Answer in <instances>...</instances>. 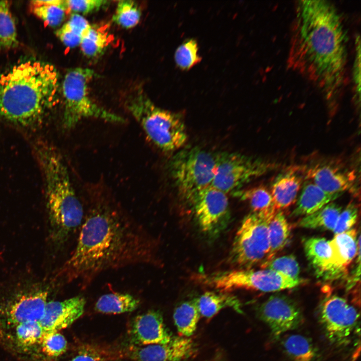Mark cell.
I'll list each match as a JSON object with an SVG mask.
<instances>
[{
  "mask_svg": "<svg viewBox=\"0 0 361 361\" xmlns=\"http://www.w3.org/2000/svg\"><path fill=\"white\" fill-rule=\"evenodd\" d=\"M348 39L341 17L332 3L297 1L289 67L314 84L327 101H334L345 84Z\"/></svg>",
  "mask_w": 361,
  "mask_h": 361,
  "instance_id": "7a4b0ae2",
  "label": "cell"
},
{
  "mask_svg": "<svg viewBox=\"0 0 361 361\" xmlns=\"http://www.w3.org/2000/svg\"><path fill=\"white\" fill-rule=\"evenodd\" d=\"M43 351L50 357H58L65 352L67 342L59 332L45 333L41 343Z\"/></svg>",
  "mask_w": 361,
  "mask_h": 361,
  "instance_id": "74e56055",
  "label": "cell"
},
{
  "mask_svg": "<svg viewBox=\"0 0 361 361\" xmlns=\"http://www.w3.org/2000/svg\"><path fill=\"white\" fill-rule=\"evenodd\" d=\"M217 153L198 146L182 149L169 163L170 174L180 195L190 202L202 190L211 185Z\"/></svg>",
  "mask_w": 361,
  "mask_h": 361,
  "instance_id": "52a82bcc",
  "label": "cell"
},
{
  "mask_svg": "<svg viewBox=\"0 0 361 361\" xmlns=\"http://www.w3.org/2000/svg\"><path fill=\"white\" fill-rule=\"evenodd\" d=\"M141 16L140 9L134 1L121 0L117 2L112 20L123 28L130 29L138 24Z\"/></svg>",
  "mask_w": 361,
  "mask_h": 361,
  "instance_id": "d6a6232c",
  "label": "cell"
},
{
  "mask_svg": "<svg viewBox=\"0 0 361 361\" xmlns=\"http://www.w3.org/2000/svg\"><path fill=\"white\" fill-rule=\"evenodd\" d=\"M257 312L275 337L295 329L303 320L301 311L296 303L288 297L279 294L271 295L263 302Z\"/></svg>",
  "mask_w": 361,
  "mask_h": 361,
  "instance_id": "4fadbf2b",
  "label": "cell"
},
{
  "mask_svg": "<svg viewBox=\"0 0 361 361\" xmlns=\"http://www.w3.org/2000/svg\"><path fill=\"white\" fill-rule=\"evenodd\" d=\"M292 217H304L311 214L332 202L341 194H330L323 191L312 182L304 184Z\"/></svg>",
  "mask_w": 361,
  "mask_h": 361,
  "instance_id": "44dd1931",
  "label": "cell"
},
{
  "mask_svg": "<svg viewBox=\"0 0 361 361\" xmlns=\"http://www.w3.org/2000/svg\"><path fill=\"white\" fill-rule=\"evenodd\" d=\"M215 361H225V360L223 359L220 358H218V359H216Z\"/></svg>",
  "mask_w": 361,
  "mask_h": 361,
  "instance_id": "7bdbcfd3",
  "label": "cell"
},
{
  "mask_svg": "<svg viewBox=\"0 0 361 361\" xmlns=\"http://www.w3.org/2000/svg\"><path fill=\"white\" fill-rule=\"evenodd\" d=\"M196 349L189 337H173L165 344L132 346L128 353L135 361H189L195 354Z\"/></svg>",
  "mask_w": 361,
  "mask_h": 361,
  "instance_id": "9a60e30c",
  "label": "cell"
},
{
  "mask_svg": "<svg viewBox=\"0 0 361 361\" xmlns=\"http://www.w3.org/2000/svg\"><path fill=\"white\" fill-rule=\"evenodd\" d=\"M85 306V300L80 296L48 302L40 321L45 333L59 332L69 326L83 314Z\"/></svg>",
  "mask_w": 361,
  "mask_h": 361,
  "instance_id": "2e32d148",
  "label": "cell"
},
{
  "mask_svg": "<svg viewBox=\"0 0 361 361\" xmlns=\"http://www.w3.org/2000/svg\"><path fill=\"white\" fill-rule=\"evenodd\" d=\"M302 182L301 177L292 171L276 177L272 184L270 193L277 210L286 208L296 202Z\"/></svg>",
  "mask_w": 361,
  "mask_h": 361,
  "instance_id": "7402d4cb",
  "label": "cell"
},
{
  "mask_svg": "<svg viewBox=\"0 0 361 361\" xmlns=\"http://www.w3.org/2000/svg\"><path fill=\"white\" fill-rule=\"evenodd\" d=\"M341 207L333 202L315 212L302 217L298 222L300 227L333 231Z\"/></svg>",
  "mask_w": 361,
  "mask_h": 361,
  "instance_id": "cb8c5ba5",
  "label": "cell"
},
{
  "mask_svg": "<svg viewBox=\"0 0 361 361\" xmlns=\"http://www.w3.org/2000/svg\"><path fill=\"white\" fill-rule=\"evenodd\" d=\"M126 105L147 137L160 150H178L187 142L188 134L182 116L156 106L141 89L128 97Z\"/></svg>",
  "mask_w": 361,
  "mask_h": 361,
  "instance_id": "5b68a950",
  "label": "cell"
},
{
  "mask_svg": "<svg viewBox=\"0 0 361 361\" xmlns=\"http://www.w3.org/2000/svg\"><path fill=\"white\" fill-rule=\"evenodd\" d=\"M48 291L34 289L16 296L3 308L1 312L6 323L15 327L32 321L40 322L48 302Z\"/></svg>",
  "mask_w": 361,
  "mask_h": 361,
  "instance_id": "5bb4252c",
  "label": "cell"
},
{
  "mask_svg": "<svg viewBox=\"0 0 361 361\" xmlns=\"http://www.w3.org/2000/svg\"><path fill=\"white\" fill-rule=\"evenodd\" d=\"M174 60L177 66L183 70H188L200 63L201 58L198 55L197 41L193 39L185 41L176 49Z\"/></svg>",
  "mask_w": 361,
  "mask_h": 361,
  "instance_id": "d590c367",
  "label": "cell"
},
{
  "mask_svg": "<svg viewBox=\"0 0 361 361\" xmlns=\"http://www.w3.org/2000/svg\"><path fill=\"white\" fill-rule=\"evenodd\" d=\"M59 75L49 63L28 60L0 74V117L25 128L44 122L56 104Z\"/></svg>",
  "mask_w": 361,
  "mask_h": 361,
  "instance_id": "3957f363",
  "label": "cell"
},
{
  "mask_svg": "<svg viewBox=\"0 0 361 361\" xmlns=\"http://www.w3.org/2000/svg\"><path fill=\"white\" fill-rule=\"evenodd\" d=\"M139 305V300L133 295L124 293H110L100 296L95 309L104 313L118 314L131 312Z\"/></svg>",
  "mask_w": 361,
  "mask_h": 361,
  "instance_id": "484cf974",
  "label": "cell"
},
{
  "mask_svg": "<svg viewBox=\"0 0 361 361\" xmlns=\"http://www.w3.org/2000/svg\"><path fill=\"white\" fill-rule=\"evenodd\" d=\"M96 76L88 68L75 67L66 73L62 82L64 99L63 125L68 129L75 127L81 120L93 118L111 123L125 122L117 114L99 106L91 98L89 85Z\"/></svg>",
  "mask_w": 361,
  "mask_h": 361,
  "instance_id": "8992f818",
  "label": "cell"
},
{
  "mask_svg": "<svg viewBox=\"0 0 361 361\" xmlns=\"http://www.w3.org/2000/svg\"><path fill=\"white\" fill-rule=\"evenodd\" d=\"M330 249V262L335 279L346 273L348 266L356 256L357 252V232L351 229L335 234L328 241Z\"/></svg>",
  "mask_w": 361,
  "mask_h": 361,
  "instance_id": "d6986e66",
  "label": "cell"
},
{
  "mask_svg": "<svg viewBox=\"0 0 361 361\" xmlns=\"http://www.w3.org/2000/svg\"><path fill=\"white\" fill-rule=\"evenodd\" d=\"M78 233L58 281L85 288L105 272L156 261L155 241L139 222L110 204L92 207Z\"/></svg>",
  "mask_w": 361,
  "mask_h": 361,
  "instance_id": "6da1fadb",
  "label": "cell"
},
{
  "mask_svg": "<svg viewBox=\"0 0 361 361\" xmlns=\"http://www.w3.org/2000/svg\"><path fill=\"white\" fill-rule=\"evenodd\" d=\"M262 269H268L280 272L291 278L300 279V267L293 255H287L263 262L261 265Z\"/></svg>",
  "mask_w": 361,
  "mask_h": 361,
  "instance_id": "8d00e7d4",
  "label": "cell"
},
{
  "mask_svg": "<svg viewBox=\"0 0 361 361\" xmlns=\"http://www.w3.org/2000/svg\"><path fill=\"white\" fill-rule=\"evenodd\" d=\"M15 327L17 342L23 347L41 344L45 334L40 322L23 323Z\"/></svg>",
  "mask_w": 361,
  "mask_h": 361,
  "instance_id": "836d02e7",
  "label": "cell"
},
{
  "mask_svg": "<svg viewBox=\"0 0 361 361\" xmlns=\"http://www.w3.org/2000/svg\"><path fill=\"white\" fill-rule=\"evenodd\" d=\"M199 277L205 285L223 292L238 289L276 292L295 288L304 281L268 269H240L201 275Z\"/></svg>",
  "mask_w": 361,
  "mask_h": 361,
  "instance_id": "9c48e42d",
  "label": "cell"
},
{
  "mask_svg": "<svg viewBox=\"0 0 361 361\" xmlns=\"http://www.w3.org/2000/svg\"><path fill=\"white\" fill-rule=\"evenodd\" d=\"M91 25L80 14L73 13L69 20L56 31V36L66 47L80 45L82 37Z\"/></svg>",
  "mask_w": 361,
  "mask_h": 361,
  "instance_id": "83f0119b",
  "label": "cell"
},
{
  "mask_svg": "<svg viewBox=\"0 0 361 361\" xmlns=\"http://www.w3.org/2000/svg\"><path fill=\"white\" fill-rule=\"evenodd\" d=\"M277 211L252 212L244 219L230 252L232 263L250 269L266 260L270 250L268 226Z\"/></svg>",
  "mask_w": 361,
  "mask_h": 361,
  "instance_id": "ba28073f",
  "label": "cell"
},
{
  "mask_svg": "<svg viewBox=\"0 0 361 361\" xmlns=\"http://www.w3.org/2000/svg\"><path fill=\"white\" fill-rule=\"evenodd\" d=\"M65 2L68 11L84 15L97 12L109 3L104 0H67Z\"/></svg>",
  "mask_w": 361,
  "mask_h": 361,
  "instance_id": "ab89813d",
  "label": "cell"
},
{
  "mask_svg": "<svg viewBox=\"0 0 361 361\" xmlns=\"http://www.w3.org/2000/svg\"><path fill=\"white\" fill-rule=\"evenodd\" d=\"M190 202L203 232L214 235L225 227L229 214L226 194L210 186L196 194Z\"/></svg>",
  "mask_w": 361,
  "mask_h": 361,
  "instance_id": "7c38bea8",
  "label": "cell"
},
{
  "mask_svg": "<svg viewBox=\"0 0 361 361\" xmlns=\"http://www.w3.org/2000/svg\"><path fill=\"white\" fill-rule=\"evenodd\" d=\"M130 334L132 342L138 346L165 344L173 337L165 327L160 313L153 310L134 319Z\"/></svg>",
  "mask_w": 361,
  "mask_h": 361,
  "instance_id": "ac0fdd59",
  "label": "cell"
},
{
  "mask_svg": "<svg viewBox=\"0 0 361 361\" xmlns=\"http://www.w3.org/2000/svg\"><path fill=\"white\" fill-rule=\"evenodd\" d=\"M268 164L237 152L217 153L215 171L211 186L225 194L232 193L267 171Z\"/></svg>",
  "mask_w": 361,
  "mask_h": 361,
  "instance_id": "30bf717a",
  "label": "cell"
},
{
  "mask_svg": "<svg viewBox=\"0 0 361 361\" xmlns=\"http://www.w3.org/2000/svg\"><path fill=\"white\" fill-rule=\"evenodd\" d=\"M34 149L44 177L52 238L62 244L78 232L85 216L83 207L60 154L44 140L36 141Z\"/></svg>",
  "mask_w": 361,
  "mask_h": 361,
  "instance_id": "277c9868",
  "label": "cell"
},
{
  "mask_svg": "<svg viewBox=\"0 0 361 361\" xmlns=\"http://www.w3.org/2000/svg\"><path fill=\"white\" fill-rule=\"evenodd\" d=\"M305 176L330 194H341L346 191L353 192L355 188V175L353 170H344L328 164H318L307 168Z\"/></svg>",
  "mask_w": 361,
  "mask_h": 361,
  "instance_id": "e0dca14e",
  "label": "cell"
},
{
  "mask_svg": "<svg viewBox=\"0 0 361 361\" xmlns=\"http://www.w3.org/2000/svg\"><path fill=\"white\" fill-rule=\"evenodd\" d=\"M234 197L248 202L255 212L278 211L275 208L270 192L260 186L246 190H238L232 193Z\"/></svg>",
  "mask_w": 361,
  "mask_h": 361,
  "instance_id": "f1b7e54d",
  "label": "cell"
},
{
  "mask_svg": "<svg viewBox=\"0 0 361 361\" xmlns=\"http://www.w3.org/2000/svg\"><path fill=\"white\" fill-rule=\"evenodd\" d=\"M268 233L270 250L263 262L274 258L276 254L282 250L289 241L290 227L281 210L277 211L271 220L268 226Z\"/></svg>",
  "mask_w": 361,
  "mask_h": 361,
  "instance_id": "d4e9b609",
  "label": "cell"
},
{
  "mask_svg": "<svg viewBox=\"0 0 361 361\" xmlns=\"http://www.w3.org/2000/svg\"><path fill=\"white\" fill-rule=\"evenodd\" d=\"M17 29L7 1H0V51L17 46Z\"/></svg>",
  "mask_w": 361,
  "mask_h": 361,
  "instance_id": "4dcf8cb0",
  "label": "cell"
},
{
  "mask_svg": "<svg viewBox=\"0 0 361 361\" xmlns=\"http://www.w3.org/2000/svg\"><path fill=\"white\" fill-rule=\"evenodd\" d=\"M108 42L107 33L91 25L83 35L80 46L85 56L93 58L104 52Z\"/></svg>",
  "mask_w": 361,
  "mask_h": 361,
  "instance_id": "1f68e13d",
  "label": "cell"
},
{
  "mask_svg": "<svg viewBox=\"0 0 361 361\" xmlns=\"http://www.w3.org/2000/svg\"><path fill=\"white\" fill-rule=\"evenodd\" d=\"M69 361H104L97 353L90 350L80 351Z\"/></svg>",
  "mask_w": 361,
  "mask_h": 361,
  "instance_id": "b9f144b4",
  "label": "cell"
},
{
  "mask_svg": "<svg viewBox=\"0 0 361 361\" xmlns=\"http://www.w3.org/2000/svg\"><path fill=\"white\" fill-rule=\"evenodd\" d=\"M285 352L292 361H312L316 351L311 341L300 334H292L282 342Z\"/></svg>",
  "mask_w": 361,
  "mask_h": 361,
  "instance_id": "f546056e",
  "label": "cell"
},
{
  "mask_svg": "<svg viewBox=\"0 0 361 361\" xmlns=\"http://www.w3.org/2000/svg\"><path fill=\"white\" fill-rule=\"evenodd\" d=\"M303 245L306 257L317 275L324 279H335L328 241L324 238L310 237L303 240Z\"/></svg>",
  "mask_w": 361,
  "mask_h": 361,
  "instance_id": "ffe728a7",
  "label": "cell"
},
{
  "mask_svg": "<svg viewBox=\"0 0 361 361\" xmlns=\"http://www.w3.org/2000/svg\"><path fill=\"white\" fill-rule=\"evenodd\" d=\"M360 41L358 36L356 40L355 55L353 66V82L354 92L356 98L360 99Z\"/></svg>",
  "mask_w": 361,
  "mask_h": 361,
  "instance_id": "60d3db41",
  "label": "cell"
},
{
  "mask_svg": "<svg viewBox=\"0 0 361 361\" xmlns=\"http://www.w3.org/2000/svg\"><path fill=\"white\" fill-rule=\"evenodd\" d=\"M358 317L356 309L337 295L329 296L320 305L321 323L329 339L338 344L348 341Z\"/></svg>",
  "mask_w": 361,
  "mask_h": 361,
  "instance_id": "8fae6325",
  "label": "cell"
},
{
  "mask_svg": "<svg viewBox=\"0 0 361 361\" xmlns=\"http://www.w3.org/2000/svg\"><path fill=\"white\" fill-rule=\"evenodd\" d=\"M200 315L211 318L221 310L232 308L238 313H242L241 304L236 296L227 293L207 291L195 300Z\"/></svg>",
  "mask_w": 361,
  "mask_h": 361,
  "instance_id": "603a6c76",
  "label": "cell"
},
{
  "mask_svg": "<svg viewBox=\"0 0 361 361\" xmlns=\"http://www.w3.org/2000/svg\"><path fill=\"white\" fill-rule=\"evenodd\" d=\"M200 315L195 300L185 301L178 305L174 311L173 318L178 333L186 337L193 335Z\"/></svg>",
  "mask_w": 361,
  "mask_h": 361,
  "instance_id": "4316f807",
  "label": "cell"
},
{
  "mask_svg": "<svg viewBox=\"0 0 361 361\" xmlns=\"http://www.w3.org/2000/svg\"><path fill=\"white\" fill-rule=\"evenodd\" d=\"M358 216V207L354 202H350L342 210L338 217L334 229V234L347 231L356 223Z\"/></svg>",
  "mask_w": 361,
  "mask_h": 361,
  "instance_id": "f35d334b",
  "label": "cell"
},
{
  "mask_svg": "<svg viewBox=\"0 0 361 361\" xmlns=\"http://www.w3.org/2000/svg\"><path fill=\"white\" fill-rule=\"evenodd\" d=\"M33 13L51 27L59 26L64 21L68 9L65 1L59 3L32 6Z\"/></svg>",
  "mask_w": 361,
  "mask_h": 361,
  "instance_id": "e575fe53",
  "label": "cell"
}]
</instances>
